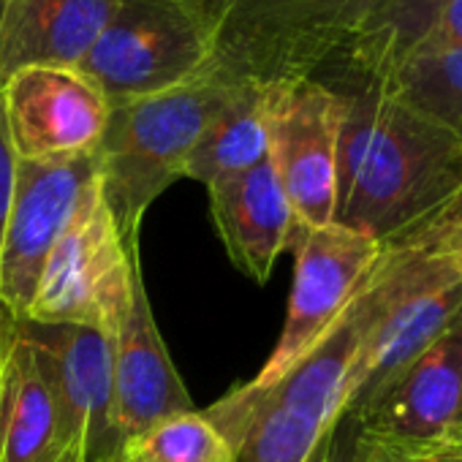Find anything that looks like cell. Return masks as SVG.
Returning a JSON list of instances; mask_svg holds the SVG:
<instances>
[{
    "instance_id": "obj_13",
    "label": "cell",
    "mask_w": 462,
    "mask_h": 462,
    "mask_svg": "<svg viewBox=\"0 0 462 462\" xmlns=\"http://www.w3.org/2000/svg\"><path fill=\"white\" fill-rule=\"evenodd\" d=\"M112 381L123 443L166 416L193 411V400L158 332L139 259L134 264L128 310L112 335Z\"/></svg>"
},
{
    "instance_id": "obj_26",
    "label": "cell",
    "mask_w": 462,
    "mask_h": 462,
    "mask_svg": "<svg viewBox=\"0 0 462 462\" xmlns=\"http://www.w3.org/2000/svg\"><path fill=\"white\" fill-rule=\"evenodd\" d=\"M4 332H6V316H0V343H4Z\"/></svg>"
},
{
    "instance_id": "obj_17",
    "label": "cell",
    "mask_w": 462,
    "mask_h": 462,
    "mask_svg": "<svg viewBox=\"0 0 462 462\" xmlns=\"http://www.w3.org/2000/svg\"><path fill=\"white\" fill-rule=\"evenodd\" d=\"M367 82L462 144V47L416 44L321 82Z\"/></svg>"
},
{
    "instance_id": "obj_4",
    "label": "cell",
    "mask_w": 462,
    "mask_h": 462,
    "mask_svg": "<svg viewBox=\"0 0 462 462\" xmlns=\"http://www.w3.org/2000/svg\"><path fill=\"white\" fill-rule=\"evenodd\" d=\"M240 82L201 74L180 88L109 106L98 142V174L104 201L128 243L150 204L177 180L215 112Z\"/></svg>"
},
{
    "instance_id": "obj_15",
    "label": "cell",
    "mask_w": 462,
    "mask_h": 462,
    "mask_svg": "<svg viewBox=\"0 0 462 462\" xmlns=\"http://www.w3.org/2000/svg\"><path fill=\"white\" fill-rule=\"evenodd\" d=\"M0 462H71L55 389L12 319L0 343Z\"/></svg>"
},
{
    "instance_id": "obj_19",
    "label": "cell",
    "mask_w": 462,
    "mask_h": 462,
    "mask_svg": "<svg viewBox=\"0 0 462 462\" xmlns=\"http://www.w3.org/2000/svg\"><path fill=\"white\" fill-rule=\"evenodd\" d=\"M416 44L462 47V0H392L367 36L324 77L362 69L375 58Z\"/></svg>"
},
{
    "instance_id": "obj_5",
    "label": "cell",
    "mask_w": 462,
    "mask_h": 462,
    "mask_svg": "<svg viewBox=\"0 0 462 462\" xmlns=\"http://www.w3.org/2000/svg\"><path fill=\"white\" fill-rule=\"evenodd\" d=\"M209 58V31L190 0H117L77 71L115 106L201 77Z\"/></svg>"
},
{
    "instance_id": "obj_14",
    "label": "cell",
    "mask_w": 462,
    "mask_h": 462,
    "mask_svg": "<svg viewBox=\"0 0 462 462\" xmlns=\"http://www.w3.org/2000/svg\"><path fill=\"white\" fill-rule=\"evenodd\" d=\"M209 190V212L217 237L240 273L256 283H267L278 256L305 235L297 220L273 161H262L248 171L223 177Z\"/></svg>"
},
{
    "instance_id": "obj_10",
    "label": "cell",
    "mask_w": 462,
    "mask_h": 462,
    "mask_svg": "<svg viewBox=\"0 0 462 462\" xmlns=\"http://www.w3.org/2000/svg\"><path fill=\"white\" fill-rule=\"evenodd\" d=\"M343 98L321 79L270 88V161L305 228L332 223Z\"/></svg>"
},
{
    "instance_id": "obj_21",
    "label": "cell",
    "mask_w": 462,
    "mask_h": 462,
    "mask_svg": "<svg viewBox=\"0 0 462 462\" xmlns=\"http://www.w3.org/2000/svg\"><path fill=\"white\" fill-rule=\"evenodd\" d=\"M373 440V438H367ZM383 462H462V438L440 440H373Z\"/></svg>"
},
{
    "instance_id": "obj_16",
    "label": "cell",
    "mask_w": 462,
    "mask_h": 462,
    "mask_svg": "<svg viewBox=\"0 0 462 462\" xmlns=\"http://www.w3.org/2000/svg\"><path fill=\"white\" fill-rule=\"evenodd\" d=\"M117 0H4L0 85L25 66L77 69Z\"/></svg>"
},
{
    "instance_id": "obj_18",
    "label": "cell",
    "mask_w": 462,
    "mask_h": 462,
    "mask_svg": "<svg viewBox=\"0 0 462 462\" xmlns=\"http://www.w3.org/2000/svg\"><path fill=\"white\" fill-rule=\"evenodd\" d=\"M270 158V88L240 82L199 136L185 177L212 185Z\"/></svg>"
},
{
    "instance_id": "obj_6",
    "label": "cell",
    "mask_w": 462,
    "mask_h": 462,
    "mask_svg": "<svg viewBox=\"0 0 462 462\" xmlns=\"http://www.w3.org/2000/svg\"><path fill=\"white\" fill-rule=\"evenodd\" d=\"M136 259L139 237H120L98 182L50 254L25 319L90 327L112 337L131 302Z\"/></svg>"
},
{
    "instance_id": "obj_7",
    "label": "cell",
    "mask_w": 462,
    "mask_h": 462,
    "mask_svg": "<svg viewBox=\"0 0 462 462\" xmlns=\"http://www.w3.org/2000/svg\"><path fill=\"white\" fill-rule=\"evenodd\" d=\"M98 182L96 152L17 161L12 204L0 235V316L12 321L28 316L50 254Z\"/></svg>"
},
{
    "instance_id": "obj_24",
    "label": "cell",
    "mask_w": 462,
    "mask_h": 462,
    "mask_svg": "<svg viewBox=\"0 0 462 462\" xmlns=\"http://www.w3.org/2000/svg\"><path fill=\"white\" fill-rule=\"evenodd\" d=\"M329 438H332V432L319 443V448L313 451V457H310L308 462H327V454H329Z\"/></svg>"
},
{
    "instance_id": "obj_25",
    "label": "cell",
    "mask_w": 462,
    "mask_h": 462,
    "mask_svg": "<svg viewBox=\"0 0 462 462\" xmlns=\"http://www.w3.org/2000/svg\"><path fill=\"white\" fill-rule=\"evenodd\" d=\"M365 462H383V457H381V451H378V446L373 440H367V457H365Z\"/></svg>"
},
{
    "instance_id": "obj_20",
    "label": "cell",
    "mask_w": 462,
    "mask_h": 462,
    "mask_svg": "<svg viewBox=\"0 0 462 462\" xmlns=\"http://www.w3.org/2000/svg\"><path fill=\"white\" fill-rule=\"evenodd\" d=\"M120 462H237V457L207 413L193 408L131 435Z\"/></svg>"
},
{
    "instance_id": "obj_3",
    "label": "cell",
    "mask_w": 462,
    "mask_h": 462,
    "mask_svg": "<svg viewBox=\"0 0 462 462\" xmlns=\"http://www.w3.org/2000/svg\"><path fill=\"white\" fill-rule=\"evenodd\" d=\"M392 0H190L212 58L204 74L264 88L319 79L375 25Z\"/></svg>"
},
{
    "instance_id": "obj_12",
    "label": "cell",
    "mask_w": 462,
    "mask_h": 462,
    "mask_svg": "<svg viewBox=\"0 0 462 462\" xmlns=\"http://www.w3.org/2000/svg\"><path fill=\"white\" fill-rule=\"evenodd\" d=\"M346 416L373 440L462 438V310Z\"/></svg>"
},
{
    "instance_id": "obj_27",
    "label": "cell",
    "mask_w": 462,
    "mask_h": 462,
    "mask_svg": "<svg viewBox=\"0 0 462 462\" xmlns=\"http://www.w3.org/2000/svg\"><path fill=\"white\" fill-rule=\"evenodd\" d=\"M0 12H4V0H0Z\"/></svg>"
},
{
    "instance_id": "obj_11",
    "label": "cell",
    "mask_w": 462,
    "mask_h": 462,
    "mask_svg": "<svg viewBox=\"0 0 462 462\" xmlns=\"http://www.w3.org/2000/svg\"><path fill=\"white\" fill-rule=\"evenodd\" d=\"M0 120L17 161L77 158L98 150L109 104L77 69L25 66L0 85Z\"/></svg>"
},
{
    "instance_id": "obj_8",
    "label": "cell",
    "mask_w": 462,
    "mask_h": 462,
    "mask_svg": "<svg viewBox=\"0 0 462 462\" xmlns=\"http://www.w3.org/2000/svg\"><path fill=\"white\" fill-rule=\"evenodd\" d=\"M381 256V243L337 223L308 228L294 243V283L281 337L256 373L243 383L262 392L300 365L346 316Z\"/></svg>"
},
{
    "instance_id": "obj_2",
    "label": "cell",
    "mask_w": 462,
    "mask_h": 462,
    "mask_svg": "<svg viewBox=\"0 0 462 462\" xmlns=\"http://www.w3.org/2000/svg\"><path fill=\"white\" fill-rule=\"evenodd\" d=\"M356 302L365 340L348 373L343 416L462 310V199L411 235L381 245Z\"/></svg>"
},
{
    "instance_id": "obj_9",
    "label": "cell",
    "mask_w": 462,
    "mask_h": 462,
    "mask_svg": "<svg viewBox=\"0 0 462 462\" xmlns=\"http://www.w3.org/2000/svg\"><path fill=\"white\" fill-rule=\"evenodd\" d=\"M33 346L55 389L71 462H120L123 435L115 419L112 337L90 327L14 321Z\"/></svg>"
},
{
    "instance_id": "obj_1",
    "label": "cell",
    "mask_w": 462,
    "mask_h": 462,
    "mask_svg": "<svg viewBox=\"0 0 462 462\" xmlns=\"http://www.w3.org/2000/svg\"><path fill=\"white\" fill-rule=\"evenodd\" d=\"M343 98L332 223L386 245L462 199V144L375 85L327 82Z\"/></svg>"
},
{
    "instance_id": "obj_23",
    "label": "cell",
    "mask_w": 462,
    "mask_h": 462,
    "mask_svg": "<svg viewBox=\"0 0 462 462\" xmlns=\"http://www.w3.org/2000/svg\"><path fill=\"white\" fill-rule=\"evenodd\" d=\"M14 171H17V155L9 144L4 120H0V235H4L6 212L12 204V190H14Z\"/></svg>"
},
{
    "instance_id": "obj_22",
    "label": "cell",
    "mask_w": 462,
    "mask_h": 462,
    "mask_svg": "<svg viewBox=\"0 0 462 462\" xmlns=\"http://www.w3.org/2000/svg\"><path fill=\"white\" fill-rule=\"evenodd\" d=\"M365 457H367V440L359 424L351 416H343L332 427L327 462H365Z\"/></svg>"
}]
</instances>
